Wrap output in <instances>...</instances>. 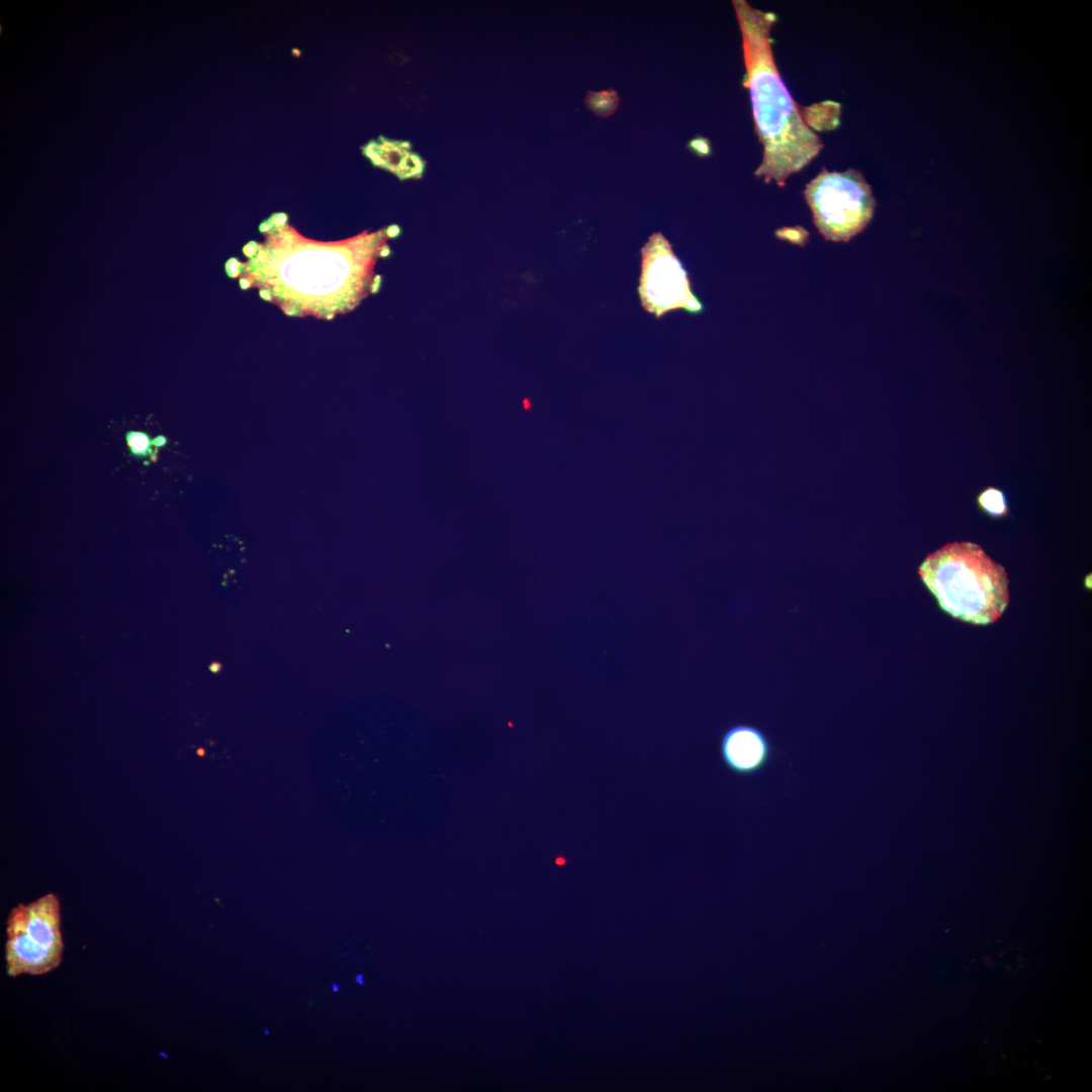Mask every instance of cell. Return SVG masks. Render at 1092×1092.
<instances>
[{"label": "cell", "mask_w": 1092, "mask_h": 1092, "mask_svg": "<svg viewBox=\"0 0 1092 1092\" xmlns=\"http://www.w3.org/2000/svg\"><path fill=\"white\" fill-rule=\"evenodd\" d=\"M642 256L639 294L646 310L659 317L675 308L693 313L703 309L691 291L687 271L664 237L654 234L644 246Z\"/></svg>", "instance_id": "cell-6"}, {"label": "cell", "mask_w": 1092, "mask_h": 1092, "mask_svg": "<svg viewBox=\"0 0 1092 1092\" xmlns=\"http://www.w3.org/2000/svg\"><path fill=\"white\" fill-rule=\"evenodd\" d=\"M920 578L939 607L964 622H996L1009 604L1004 567L973 542H952L926 556Z\"/></svg>", "instance_id": "cell-3"}, {"label": "cell", "mask_w": 1092, "mask_h": 1092, "mask_svg": "<svg viewBox=\"0 0 1092 1092\" xmlns=\"http://www.w3.org/2000/svg\"><path fill=\"white\" fill-rule=\"evenodd\" d=\"M6 935L5 964L9 976H38L59 967L64 941L58 896L49 893L12 908L6 920Z\"/></svg>", "instance_id": "cell-4"}, {"label": "cell", "mask_w": 1092, "mask_h": 1092, "mask_svg": "<svg viewBox=\"0 0 1092 1092\" xmlns=\"http://www.w3.org/2000/svg\"><path fill=\"white\" fill-rule=\"evenodd\" d=\"M286 219L277 213L263 222L265 242L246 246L244 263L230 259L228 275L241 276V285L256 287L289 315L324 320L352 310L377 288L374 268L388 250L386 241L398 235L397 226L323 243L301 237Z\"/></svg>", "instance_id": "cell-1"}, {"label": "cell", "mask_w": 1092, "mask_h": 1092, "mask_svg": "<svg viewBox=\"0 0 1092 1092\" xmlns=\"http://www.w3.org/2000/svg\"><path fill=\"white\" fill-rule=\"evenodd\" d=\"M128 442L132 447V450L138 453H143L148 449V438L140 433H133L128 437Z\"/></svg>", "instance_id": "cell-10"}, {"label": "cell", "mask_w": 1092, "mask_h": 1092, "mask_svg": "<svg viewBox=\"0 0 1092 1092\" xmlns=\"http://www.w3.org/2000/svg\"><path fill=\"white\" fill-rule=\"evenodd\" d=\"M364 154L378 167H383L400 179L420 177L425 164L420 156L413 153L406 142L387 141L371 142L364 148Z\"/></svg>", "instance_id": "cell-8"}, {"label": "cell", "mask_w": 1092, "mask_h": 1092, "mask_svg": "<svg viewBox=\"0 0 1092 1092\" xmlns=\"http://www.w3.org/2000/svg\"><path fill=\"white\" fill-rule=\"evenodd\" d=\"M814 223L828 241L848 242L871 221L876 208L872 188L854 169H825L804 190Z\"/></svg>", "instance_id": "cell-5"}, {"label": "cell", "mask_w": 1092, "mask_h": 1092, "mask_svg": "<svg viewBox=\"0 0 1092 1092\" xmlns=\"http://www.w3.org/2000/svg\"><path fill=\"white\" fill-rule=\"evenodd\" d=\"M979 505L988 514L999 517L1007 514L1003 493L994 487L985 489L978 497Z\"/></svg>", "instance_id": "cell-9"}, {"label": "cell", "mask_w": 1092, "mask_h": 1092, "mask_svg": "<svg viewBox=\"0 0 1092 1092\" xmlns=\"http://www.w3.org/2000/svg\"><path fill=\"white\" fill-rule=\"evenodd\" d=\"M733 6L742 36L745 86L763 149L754 174L765 183L784 186L820 153L823 143L805 121L776 65L770 32L777 15L742 0L733 1Z\"/></svg>", "instance_id": "cell-2"}, {"label": "cell", "mask_w": 1092, "mask_h": 1092, "mask_svg": "<svg viewBox=\"0 0 1092 1092\" xmlns=\"http://www.w3.org/2000/svg\"><path fill=\"white\" fill-rule=\"evenodd\" d=\"M724 765L740 777H753L771 762L774 746L767 735L751 725H736L728 729L720 742Z\"/></svg>", "instance_id": "cell-7"}]
</instances>
